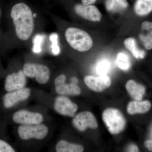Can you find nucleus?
Wrapping results in <instances>:
<instances>
[{
  "instance_id": "nucleus-1",
  "label": "nucleus",
  "mask_w": 152,
  "mask_h": 152,
  "mask_svg": "<svg viewBox=\"0 0 152 152\" xmlns=\"http://www.w3.org/2000/svg\"><path fill=\"white\" fill-rule=\"evenodd\" d=\"M7 15L9 26L4 34L7 50L28 43L37 31L36 14L29 6L20 2L11 6Z\"/></svg>"
},
{
  "instance_id": "nucleus-2",
  "label": "nucleus",
  "mask_w": 152,
  "mask_h": 152,
  "mask_svg": "<svg viewBox=\"0 0 152 152\" xmlns=\"http://www.w3.org/2000/svg\"><path fill=\"white\" fill-rule=\"evenodd\" d=\"M62 35L67 44L77 51L87 52L92 48V38L86 31L80 28H66L63 31Z\"/></svg>"
},
{
  "instance_id": "nucleus-3",
  "label": "nucleus",
  "mask_w": 152,
  "mask_h": 152,
  "mask_svg": "<svg viewBox=\"0 0 152 152\" xmlns=\"http://www.w3.org/2000/svg\"><path fill=\"white\" fill-rule=\"evenodd\" d=\"M102 119L109 132L113 134H119L126 126V119L118 109H106L103 113Z\"/></svg>"
},
{
  "instance_id": "nucleus-4",
  "label": "nucleus",
  "mask_w": 152,
  "mask_h": 152,
  "mask_svg": "<svg viewBox=\"0 0 152 152\" xmlns=\"http://www.w3.org/2000/svg\"><path fill=\"white\" fill-rule=\"evenodd\" d=\"M22 69L27 77L35 79L41 84H46L50 79V71L48 66L43 64L26 63Z\"/></svg>"
},
{
  "instance_id": "nucleus-5",
  "label": "nucleus",
  "mask_w": 152,
  "mask_h": 152,
  "mask_svg": "<svg viewBox=\"0 0 152 152\" xmlns=\"http://www.w3.org/2000/svg\"><path fill=\"white\" fill-rule=\"evenodd\" d=\"M26 76L22 69L15 70L12 65L5 75L4 89L6 92L24 88Z\"/></svg>"
},
{
  "instance_id": "nucleus-6",
  "label": "nucleus",
  "mask_w": 152,
  "mask_h": 152,
  "mask_svg": "<svg viewBox=\"0 0 152 152\" xmlns=\"http://www.w3.org/2000/svg\"><path fill=\"white\" fill-rule=\"evenodd\" d=\"M48 128L42 124L32 125H21L18 129L19 137L26 140L35 139L42 140L45 139L48 133Z\"/></svg>"
},
{
  "instance_id": "nucleus-7",
  "label": "nucleus",
  "mask_w": 152,
  "mask_h": 152,
  "mask_svg": "<svg viewBox=\"0 0 152 152\" xmlns=\"http://www.w3.org/2000/svg\"><path fill=\"white\" fill-rule=\"evenodd\" d=\"M31 93V89L27 88L6 93L1 100L2 108L5 111L10 110L19 102L27 99Z\"/></svg>"
},
{
  "instance_id": "nucleus-8",
  "label": "nucleus",
  "mask_w": 152,
  "mask_h": 152,
  "mask_svg": "<svg viewBox=\"0 0 152 152\" xmlns=\"http://www.w3.org/2000/svg\"><path fill=\"white\" fill-rule=\"evenodd\" d=\"M10 119L15 124L21 125L38 124L43 121V116L39 113L20 110L14 112Z\"/></svg>"
},
{
  "instance_id": "nucleus-9",
  "label": "nucleus",
  "mask_w": 152,
  "mask_h": 152,
  "mask_svg": "<svg viewBox=\"0 0 152 152\" xmlns=\"http://www.w3.org/2000/svg\"><path fill=\"white\" fill-rule=\"evenodd\" d=\"M72 123L74 126L80 132H84L88 128L96 129L98 126L94 114L88 111L79 113L74 118Z\"/></svg>"
},
{
  "instance_id": "nucleus-10",
  "label": "nucleus",
  "mask_w": 152,
  "mask_h": 152,
  "mask_svg": "<svg viewBox=\"0 0 152 152\" xmlns=\"http://www.w3.org/2000/svg\"><path fill=\"white\" fill-rule=\"evenodd\" d=\"M74 10L78 16L87 20L98 22L100 21L102 18L101 12L97 7L92 5L77 4L74 7Z\"/></svg>"
},
{
  "instance_id": "nucleus-11",
  "label": "nucleus",
  "mask_w": 152,
  "mask_h": 152,
  "mask_svg": "<svg viewBox=\"0 0 152 152\" xmlns=\"http://www.w3.org/2000/svg\"><path fill=\"white\" fill-rule=\"evenodd\" d=\"M54 108L60 115L72 117L77 110L78 106L66 97L60 96L55 100Z\"/></svg>"
},
{
  "instance_id": "nucleus-12",
  "label": "nucleus",
  "mask_w": 152,
  "mask_h": 152,
  "mask_svg": "<svg viewBox=\"0 0 152 152\" xmlns=\"http://www.w3.org/2000/svg\"><path fill=\"white\" fill-rule=\"evenodd\" d=\"M66 76L64 74H61L57 76L55 80V89L59 94L79 96L81 93L80 88L77 84L66 83Z\"/></svg>"
},
{
  "instance_id": "nucleus-13",
  "label": "nucleus",
  "mask_w": 152,
  "mask_h": 152,
  "mask_svg": "<svg viewBox=\"0 0 152 152\" xmlns=\"http://www.w3.org/2000/svg\"><path fill=\"white\" fill-rule=\"evenodd\" d=\"M84 81L90 89L97 92L103 91L111 84V80L107 75H102L98 77L86 76L85 77Z\"/></svg>"
},
{
  "instance_id": "nucleus-14",
  "label": "nucleus",
  "mask_w": 152,
  "mask_h": 152,
  "mask_svg": "<svg viewBox=\"0 0 152 152\" xmlns=\"http://www.w3.org/2000/svg\"><path fill=\"white\" fill-rule=\"evenodd\" d=\"M126 88L131 96L136 101L141 100L145 92L143 86L132 80L127 82Z\"/></svg>"
},
{
  "instance_id": "nucleus-15",
  "label": "nucleus",
  "mask_w": 152,
  "mask_h": 152,
  "mask_svg": "<svg viewBox=\"0 0 152 152\" xmlns=\"http://www.w3.org/2000/svg\"><path fill=\"white\" fill-rule=\"evenodd\" d=\"M151 106V102L148 101H132L128 104L127 111L130 115L144 113L149 110Z\"/></svg>"
},
{
  "instance_id": "nucleus-16",
  "label": "nucleus",
  "mask_w": 152,
  "mask_h": 152,
  "mask_svg": "<svg viewBox=\"0 0 152 152\" xmlns=\"http://www.w3.org/2000/svg\"><path fill=\"white\" fill-rule=\"evenodd\" d=\"M124 44L126 48L136 59H143L145 56V52L143 50L139 49L137 42L134 38H127L125 40Z\"/></svg>"
},
{
  "instance_id": "nucleus-17",
  "label": "nucleus",
  "mask_w": 152,
  "mask_h": 152,
  "mask_svg": "<svg viewBox=\"0 0 152 152\" xmlns=\"http://www.w3.org/2000/svg\"><path fill=\"white\" fill-rule=\"evenodd\" d=\"M56 150L57 152H82L84 151V148L81 145L61 140L57 142Z\"/></svg>"
},
{
  "instance_id": "nucleus-18",
  "label": "nucleus",
  "mask_w": 152,
  "mask_h": 152,
  "mask_svg": "<svg viewBox=\"0 0 152 152\" xmlns=\"http://www.w3.org/2000/svg\"><path fill=\"white\" fill-rule=\"evenodd\" d=\"M134 10L137 15H146L152 11V0H136Z\"/></svg>"
},
{
  "instance_id": "nucleus-19",
  "label": "nucleus",
  "mask_w": 152,
  "mask_h": 152,
  "mask_svg": "<svg viewBox=\"0 0 152 152\" xmlns=\"http://www.w3.org/2000/svg\"><path fill=\"white\" fill-rule=\"evenodd\" d=\"M105 5L108 12L115 13L127 8L129 3L127 0H106Z\"/></svg>"
},
{
  "instance_id": "nucleus-20",
  "label": "nucleus",
  "mask_w": 152,
  "mask_h": 152,
  "mask_svg": "<svg viewBox=\"0 0 152 152\" xmlns=\"http://www.w3.org/2000/svg\"><path fill=\"white\" fill-rule=\"evenodd\" d=\"M116 63L118 67L123 70L127 71L131 66L130 61L128 55L122 52L117 55Z\"/></svg>"
},
{
  "instance_id": "nucleus-21",
  "label": "nucleus",
  "mask_w": 152,
  "mask_h": 152,
  "mask_svg": "<svg viewBox=\"0 0 152 152\" xmlns=\"http://www.w3.org/2000/svg\"><path fill=\"white\" fill-rule=\"evenodd\" d=\"M140 39L142 41L144 46L147 50L152 49V33L148 32L146 34H141L139 36Z\"/></svg>"
},
{
  "instance_id": "nucleus-22",
  "label": "nucleus",
  "mask_w": 152,
  "mask_h": 152,
  "mask_svg": "<svg viewBox=\"0 0 152 152\" xmlns=\"http://www.w3.org/2000/svg\"><path fill=\"white\" fill-rule=\"evenodd\" d=\"M110 64L107 61H102L99 63L97 66L96 70L98 74L102 75H106L110 69Z\"/></svg>"
},
{
  "instance_id": "nucleus-23",
  "label": "nucleus",
  "mask_w": 152,
  "mask_h": 152,
  "mask_svg": "<svg viewBox=\"0 0 152 152\" xmlns=\"http://www.w3.org/2000/svg\"><path fill=\"white\" fill-rule=\"evenodd\" d=\"M3 15V9L2 7L0 4V22ZM4 34L0 30V53L5 52L6 49L5 43L4 40Z\"/></svg>"
},
{
  "instance_id": "nucleus-24",
  "label": "nucleus",
  "mask_w": 152,
  "mask_h": 152,
  "mask_svg": "<svg viewBox=\"0 0 152 152\" xmlns=\"http://www.w3.org/2000/svg\"><path fill=\"white\" fill-rule=\"evenodd\" d=\"M142 29L144 31L152 33V23L145 21L142 24Z\"/></svg>"
},
{
  "instance_id": "nucleus-25",
  "label": "nucleus",
  "mask_w": 152,
  "mask_h": 152,
  "mask_svg": "<svg viewBox=\"0 0 152 152\" xmlns=\"http://www.w3.org/2000/svg\"><path fill=\"white\" fill-rule=\"evenodd\" d=\"M127 151L128 152H139L138 148L134 144H131L127 148Z\"/></svg>"
},
{
  "instance_id": "nucleus-26",
  "label": "nucleus",
  "mask_w": 152,
  "mask_h": 152,
  "mask_svg": "<svg viewBox=\"0 0 152 152\" xmlns=\"http://www.w3.org/2000/svg\"><path fill=\"white\" fill-rule=\"evenodd\" d=\"M145 147L150 151H152V140H148L145 142Z\"/></svg>"
},
{
  "instance_id": "nucleus-27",
  "label": "nucleus",
  "mask_w": 152,
  "mask_h": 152,
  "mask_svg": "<svg viewBox=\"0 0 152 152\" xmlns=\"http://www.w3.org/2000/svg\"><path fill=\"white\" fill-rule=\"evenodd\" d=\"M82 4L85 5H88L94 4L97 0H81Z\"/></svg>"
},
{
  "instance_id": "nucleus-28",
  "label": "nucleus",
  "mask_w": 152,
  "mask_h": 152,
  "mask_svg": "<svg viewBox=\"0 0 152 152\" xmlns=\"http://www.w3.org/2000/svg\"><path fill=\"white\" fill-rule=\"evenodd\" d=\"M6 72H4V70L2 68V66H1V64H0V77L1 76H4V75H5Z\"/></svg>"
},
{
  "instance_id": "nucleus-29",
  "label": "nucleus",
  "mask_w": 152,
  "mask_h": 152,
  "mask_svg": "<svg viewBox=\"0 0 152 152\" xmlns=\"http://www.w3.org/2000/svg\"><path fill=\"white\" fill-rule=\"evenodd\" d=\"M72 83H73L77 84V83H78V80L75 77H73L72 79Z\"/></svg>"
},
{
  "instance_id": "nucleus-30",
  "label": "nucleus",
  "mask_w": 152,
  "mask_h": 152,
  "mask_svg": "<svg viewBox=\"0 0 152 152\" xmlns=\"http://www.w3.org/2000/svg\"><path fill=\"white\" fill-rule=\"evenodd\" d=\"M151 137L152 138V129L151 130Z\"/></svg>"
}]
</instances>
